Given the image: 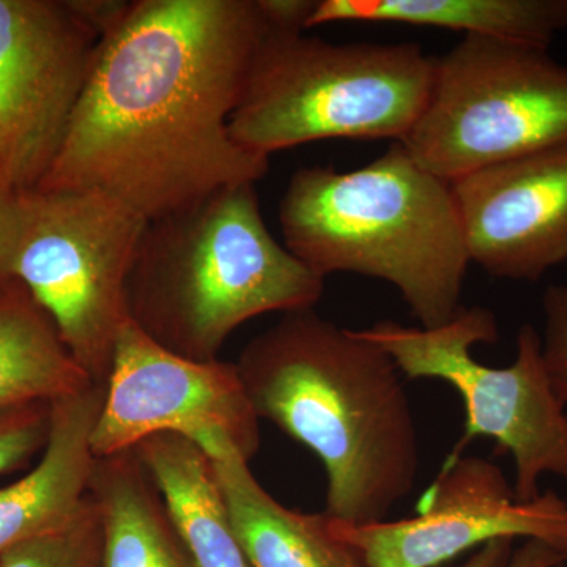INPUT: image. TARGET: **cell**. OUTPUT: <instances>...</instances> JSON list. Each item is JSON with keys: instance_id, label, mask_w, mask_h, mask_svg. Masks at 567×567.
<instances>
[{"instance_id": "obj_1", "label": "cell", "mask_w": 567, "mask_h": 567, "mask_svg": "<svg viewBox=\"0 0 567 567\" xmlns=\"http://www.w3.org/2000/svg\"><path fill=\"white\" fill-rule=\"evenodd\" d=\"M265 31L257 0H132L35 192H102L153 221L259 182L270 158L229 122Z\"/></svg>"}, {"instance_id": "obj_2", "label": "cell", "mask_w": 567, "mask_h": 567, "mask_svg": "<svg viewBox=\"0 0 567 567\" xmlns=\"http://www.w3.org/2000/svg\"><path fill=\"white\" fill-rule=\"evenodd\" d=\"M235 364L257 417L322 462L328 517L383 522L413 491L420 439L404 375L360 330L315 308L286 312Z\"/></svg>"}, {"instance_id": "obj_3", "label": "cell", "mask_w": 567, "mask_h": 567, "mask_svg": "<svg viewBox=\"0 0 567 567\" xmlns=\"http://www.w3.org/2000/svg\"><path fill=\"white\" fill-rule=\"evenodd\" d=\"M284 246L320 278L353 274L398 289L417 327L462 308L470 257L451 183L394 142L360 169L301 167L279 204Z\"/></svg>"}, {"instance_id": "obj_4", "label": "cell", "mask_w": 567, "mask_h": 567, "mask_svg": "<svg viewBox=\"0 0 567 567\" xmlns=\"http://www.w3.org/2000/svg\"><path fill=\"white\" fill-rule=\"evenodd\" d=\"M323 289L275 240L256 183H244L148 221L130 276V319L156 344L205 363L248 320L316 308Z\"/></svg>"}, {"instance_id": "obj_5", "label": "cell", "mask_w": 567, "mask_h": 567, "mask_svg": "<svg viewBox=\"0 0 567 567\" xmlns=\"http://www.w3.org/2000/svg\"><path fill=\"white\" fill-rule=\"evenodd\" d=\"M435 63L417 43H331L267 24L230 137L267 158L323 140L404 142Z\"/></svg>"}, {"instance_id": "obj_6", "label": "cell", "mask_w": 567, "mask_h": 567, "mask_svg": "<svg viewBox=\"0 0 567 567\" xmlns=\"http://www.w3.org/2000/svg\"><path fill=\"white\" fill-rule=\"evenodd\" d=\"M360 331L393 358L406 379L442 380L461 394L464 432L445 462L464 456L473 440L491 439L498 453L513 456L518 498L539 496L543 476L567 481L566 405L548 380L533 324H522L516 358L506 368H488L473 357L476 344L498 341L496 317L483 306H462L442 327L383 320Z\"/></svg>"}, {"instance_id": "obj_7", "label": "cell", "mask_w": 567, "mask_h": 567, "mask_svg": "<svg viewBox=\"0 0 567 567\" xmlns=\"http://www.w3.org/2000/svg\"><path fill=\"white\" fill-rule=\"evenodd\" d=\"M567 142V66L548 48L465 35L436 58L434 82L402 144L454 182Z\"/></svg>"}, {"instance_id": "obj_8", "label": "cell", "mask_w": 567, "mask_h": 567, "mask_svg": "<svg viewBox=\"0 0 567 567\" xmlns=\"http://www.w3.org/2000/svg\"><path fill=\"white\" fill-rule=\"evenodd\" d=\"M13 279L50 316L63 346L106 386L126 324L128 284L147 219L102 192L22 194Z\"/></svg>"}, {"instance_id": "obj_9", "label": "cell", "mask_w": 567, "mask_h": 567, "mask_svg": "<svg viewBox=\"0 0 567 567\" xmlns=\"http://www.w3.org/2000/svg\"><path fill=\"white\" fill-rule=\"evenodd\" d=\"M102 41L73 0H0V192L47 177Z\"/></svg>"}, {"instance_id": "obj_10", "label": "cell", "mask_w": 567, "mask_h": 567, "mask_svg": "<svg viewBox=\"0 0 567 567\" xmlns=\"http://www.w3.org/2000/svg\"><path fill=\"white\" fill-rule=\"evenodd\" d=\"M330 528L369 567L445 566L496 539L543 540L567 555V499L554 491L520 499L494 462L461 456L443 462L415 516L365 525L330 518Z\"/></svg>"}, {"instance_id": "obj_11", "label": "cell", "mask_w": 567, "mask_h": 567, "mask_svg": "<svg viewBox=\"0 0 567 567\" xmlns=\"http://www.w3.org/2000/svg\"><path fill=\"white\" fill-rule=\"evenodd\" d=\"M259 421L237 364L188 360L130 322L115 347L92 451L114 456L158 434L196 445L221 436L249 462L260 447Z\"/></svg>"}, {"instance_id": "obj_12", "label": "cell", "mask_w": 567, "mask_h": 567, "mask_svg": "<svg viewBox=\"0 0 567 567\" xmlns=\"http://www.w3.org/2000/svg\"><path fill=\"white\" fill-rule=\"evenodd\" d=\"M450 183L470 262L525 282L567 262V142Z\"/></svg>"}, {"instance_id": "obj_13", "label": "cell", "mask_w": 567, "mask_h": 567, "mask_svg": "<svg viewBox=\"0 0 567 567\" xmlns=\"http://www.w3.org/2000/svg\"><path fill=\"white\" fill-rule=\"evenodd\" d=\"M106 386L91 385L51 402V427L39 464L0 488V555L55 532L89 496L96 457L92 434Z\"/></svg>"}, {"instance_id": "obj_14", "label": "cell", "mask_w": 567, "mask_h": 567, "mask_svg": "<svg viewBox=\"0 0 567 567\" xmlns=\"http://www.w3.org/2000/svg\"><path fill=\"white\" fill-rule=\"evenodd\" d=\"M200 447L210 457L235 535L252 567H369L333 535L327 514L290 509L268 494L233 443L216 439Z\"/></svg>"}, {"instance_id": "obj_15", "label": "cell", "mask_w": 567, "mask_h": 567, "mask_svg": "<svg viewBox=\"0 0 567 567\" xmlns=\"http://www.w3.org/2000/svg\"><path fill=\"white\" fill-rule=\"evenodd\" d=\"M133 450L158 487L197 567H252L203 447L183 435L158 434Z\"/></svg>"}, {"instance_id": "obj_16", "label": "cell", "mask_w": 567, "mask_h": 567, "mask_svg": "<svg viewBox=\"0 0 567 567\" xmlns=\"http://www.w3.org/2000/svg\"><path fill=\"white\" fill-rule=\"evenodd\" d=\"M89 494L103 525L99 567H197L134 450L96 458Z\"/></svg>"}, {"instance_id": "obj_17", "label": "cell", "mask_w": 567, "mask_h": 567, "mask_svg": "<svg viewBox=\"0 0 567 567\" xmlns=\"http://www.w3.org/2000/svg\"><path fill=\"white\" fill-rule=\"evenodd\" d=\"M398 22L548 48L567 31V0H316L306 29Z\"/></svg>"}, {"instance_id": "obj_18", "label": "cell", "mask_w": 567, "mask_h": 567, "mask_svg": "<svg viewBox=\"0 0 567 567\" xmlns=\"http://www.w3.org/2000/svg\"><path fill=\"white\" fill-rule=\"evenodd\" d=\"M91 385L29 290L17 279L0 284V410L52 402Z\"/></svg>"}, {"instance_id": "obj_19", "label": "cell", "mask_w": 567, "mask_h": 567, "mask_svg": "<svg viewBox=\"0 0 567 567\" xmlns=\"http://www.w3.org/2000/svg\"><path fill=\"white\" fill-rule=\"evenodd\" d=\"M102 546V517L89 494L69 524L3 551L0 567H99Z\"/></svg>"}, {"instance_id": "obj_20", "label": "cell", "mask_w": 567, "mask_h": 567, "mask_svg": "<svg viewBox=\"0 0 567 567\" xmlns=\"http://www.w3.org/2000/svg\"><path fill=\"white\" fill-rule=\"evenodd\" d=\"M51 427V402L0 410V475L17 472L44 450Z\"/></svg>"}, {"instance_id": "obj_21", "label": "cell", "mask_w": 567, "mask_h": 567, "mask_svg": "<svg viewBox=\"0 0 567 567\" xmlns=\"http://www.w3.org/2000/svg\"><path fill=\"white\" fill-rule=\"evenodd\" d=\"M543 312L540 350L544 365L555 394L567 406V286L554 284L547 287Z\"/></svg>"}, {"instance_id": "obj_22", "label": "cell", "mask_w": 567, "mask_h": 567, "mask_svg": "<svg viewBox=\"0 0 567 567\" xmlns=\"http://www.w3.org/2000/svg\"><path fill=\"white\" fill-rule=\"evenodd\" d=\"M567 561V555L543 540H525L514 550V540L496 539L473 551L464 563L440 567H554Z\"/></svg>"}, {"instance_id": "obj_23", "label": "cell", "mask_w": 567, "mask_h": 567, "mask_svg": "<svg viewBox=\"0 0 567 567\" xmlns=\"http://www.w3.org/2000/svg\"><path fill=\"white\" fill-rule=\"evenodd\" d=\"M22 194L0 192V284L13 279V262L22 229Z\"/></svg>"}, {"instance_id": "obj_24", "label": "cell", "mask_w": 567, "mask_h": 567, "mask_svg": "<svg viewBox=\"0 0 567 567\" xmlns=\"http://www.w3.org/2000/svg\"><path fill=\"white\" fill-rule=\"evenodd\" d=\"M554 567H567V561L566 563H561V565L554 566Z\"/></svg>"}]
</instances>
